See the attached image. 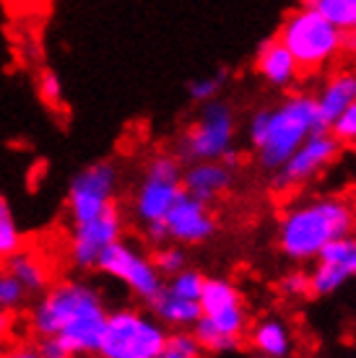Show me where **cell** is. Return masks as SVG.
Segmentation results:
<instances>
[{
    "label": "cell",
    "instance_id": "obj_1",
    "mask_svg": "<svg viewBox=\"0 0 356 358\" xmlns=\"http://www.w3.org/2000/svg\"><path fill=\"white\" fill-rule=\"evenodd\" d=\"M107 314L104 294L94 283L62 278L53 280L29 309V330L36 338H57L73 358L97 356Z\"/></svg>",
    "mask_w": 356,
    "mask_h": 358
},
{
    "label": "cell",
    "instance_id": "obj_2",
    "mask_svg": "<svg viewBox=\"0 0 356 358\" xmlns=\"http://www.w3.org/2000/svg\"><path fill=\"white\" fill-rule=\"evenodd\" d=\"M317 130H328V125L322 122L315 94L307 91H292L276 107L255 109L247 122L249 143L266 171H276Z\"/></svg>",
    "mask_w": 356,
    "mask_h": 358
},
{
    "label": "cell",
    "instance_id": "obj_3",
    "mask_svg": "<svg viewBox=\"0 0 356 358\" xmlns=\"http://www.w3.org/2000/svg\"><path fill=\"white\" fill-rule=\"evenodd\" d=\"M356 226V213L343 197H310L286 208L278 218L276 242L292 262L315 260L328 242L351 234Z\"/></svg>",
    "mask_w": 356,
    "mask_h": 358
},
{
    "label": "cell",
    "instance_id": "obj_4",
    "mask_svg": "<svg viewBox=\"0 0 356 358\" xmlns=\"http://www.w3.org/2000/svg\"><path fill=\"white\" fill-rule=\"evenodd\" d=\"M276 36L292 52L302 76L325 71L348 45V34L343 29L330 24L317 8H304V6L286 13Z\"/></svg>",
    "mask_w": 356,
    "mask_h": 358
},
{
    "label": "cell",
    "instance_id": "obj_5",
    "mask_svg": "<svg viewBox=\"0 0 356 358\" xmlns=\"http://www.w3.org/2000/svg\"><path fill=\"white\" fill-rule=\"evenodd\" d=\"M170 330L153 317L135 306H120L107 314L99 338V358H159Z\"/></svg>",
    "mask_w": 356,
    "mask_h": 358
},
{
    "label": "cell",
    "instance_id": "obj_6",
    "mask_svg": "<svg viewBox=\"0 0 356 358\" xmlns=\"http://www.w3.org/2000/svg\"><path fill=\"white\" fill-rule=\"evenodd\" d=\"M237 138V117L232 107L221 99H211L200 104V112L193 120L177 143L179 162H221L229 151H234Z\"/></svg>",
    "mask_w": 356,
    "mask_h": 358
},
{
    "label": "cell",
    "instance_id": "obj_7",
    "mask_svg": "<svg viewBox=\"0 0 356 358\" xmlns=\"http://www.w3.org/2000/svg\"><path fill=\"white\" fill-rule=\"evenodd\" d=\"M182 195V162L174 153H153L146 162L143 179L133 192V215L138 224L164 221Z\"/></svg>",
    "mask_w": 356,
    "mask_h": 358
},
{
    "label": "cell",
    "instance_id": "obj_8",
    "mask_svg": "<svg viewBox=\"0 0 356 358\" xmlns=\"http://www.w3.org/2000/svg\"><path fill=\"white\" fill-rule=\"evenodd\" d=\"M117 185H120V171L109 159L83 166L68 185V195H65L68 224L97 218L107 208L115 206Z\"/></svg>",
    "mask_w": 356,
    "mask_h": 358
},
{
    "label": "cell",
    "instance_id": "obj_9",
    "mask_svg": "<svg viewBox=\"0 0 356 358\" xmlns=\"http://www.w3.org/2000/svg\"><path fill=\"white\" fill-rule=\"evenodd\" d=\"M97 270L117 283H123L130 294L143 299V301H151L164 286V278L153 265L151 255H146L138 244L128 242V239H117L99 257Z\"/></svg>",
    "mask_w": 356,
    "mask_h": 358
},
{
    "label": "cell",
    "instance_id": "obj_10",
    "mask_svg": "<svg viewBox=\"0 0 356 358\" xmlns=\"http://www.w3.org/2000/svg\"><path fill=\"white\" fill-rule=\"evenodd\" d=\"M125 221L117 203L107 208L102 215L81 221V224H71L68 231V260L73 262V268L78 270H97V262L104 252L123 239Z\"/></svg>",
    "mask_w": 356,
    "mask_h": 358
},
{
    "label": "cell",
    "instance_id": "obj_11",
    "mask_svg": "<svg viewBox=\"0 0 356 358\" xmlns=\"http://www.w3.org/2000/svg\"><path fill=\"white\" fill-rule=\"evenodd\" d=\"M341 143L333 138L330 130H317L286 159L273 174V187L276 189H292L302 187L310 179H315L322 169H328L330 164L338 159Z\"/></svg>",
    "mask_w": 356,
    "mask_h": 358
},
{
    "label": "cell",
    "instance_id": "obj_12",
    "mask_svg": "<svg viewBox=\"0 0 356 358\" xmlns=\"http://www.w3.org/2000/svg\"><path fill=\"white\" fill-rule=\"evenodd\" d=\"M164 224H167L170 242L182 244V247H198V244L208 242L219 229L214 213H211V206L198 200V197L187 195L185 189L177 197V203L170 208Z\"/></svg>",
    "mask_w": 356,
    "mask_h": 358
},
{
    "label": "cell",
    "instance_id": "obj_13",
    "mask_svg": "<svg viewBox=\"0 0 356 358\" xmlns=\"http://www.w3.org/2000/svg\"><path fill=\"white\" fill-rule=\"evenodd\" d=\"M252 65H255V73H258L260 78H263L268 86H273V89L289 91V89H294V83H299L304 78L296 60L292 57V52L278 42V36H268V39L260 42L258 50H255Z\"/></svg>",
    "mask_w": 356,
    "mask_h": 358
},
{
    "label": "cell",
    "instance_id": "obj_14",
    "mask_svg": "<svg viewBox=\"0 0 356 358\" xmlns=\"http://www.w3.org/2000/svg\"><path fill=\"white\" fill-rule=\"evenodd\" d=\"M234 169L224 162H193L182 169V189L203 203H216L232 187Z\"/></svg>",
    "mask_w": 356,
    "mask_h": 358
},
{
    "label": "cell",
    "instance_id": "obj_15",
    "mask_svg": "<svg viewBox=\"0 0 356 358\" xmlns=\"http://www.w3.org/2000/svg\"><path fill=\"white\" fill-rule=\"evenodd\" d=\"M249 345L263 358H289L294 353V332L281 317H260L249 327Z\"/></svg>",
    "mask_w": 356,
    "mask_h": 358
},
{
    "label": "cell",
    "instance_id": "obj_16",
    "mask_svg": "<svg viewBox=\"0 0 356 358\" xmlns=\"http://www.w3.org/2000/svg\"><path fill=\"white\" fill-rule=\"evenodd\" d=\"M317 109L325 125H330L336 117L356 101V73L354 71H336L330 73L320 91L315 94Z\"/></svg>",
    "mask_w": 356,
    "mask_h": 358
},
{
    "label": "cell",
    "instance_id": "obj_17",
    "mask_svg": "<svg viewBox=\"0 0 356 358\" xmlns=\"http://www.w3.org/2000/svg\"><path fill=\"white\" fill-rule=\"evenodd\" d=\"M149 306H151L153 317H156L167 330H190V327L200 320V314H203L198 301L182 299V296L167 291L164 286H161L159 294L149 301Z\"/></svg>",
    "mask_w": 356,
    "mask_h": 358
},
{
    "label": "cell",
    "instance_id": "obj_18",
    "mask_svg": "<svg viewBox=\"0 0 356 358\" xmlns=\"http://www.w3.org/2000/svg\"><path fill=\"white\" fill-rule=\"evenodd\" d=\"M6 268L16 275V280L24 286L29 296H39L53 283V265L39 252H16L11 260H6Z\"/></svg>",
    "mask_w": 356,
    "mask_h": 358
},
{
    "label": "cell",
    "instance_id": "obj_19",
    "mask_svg": "<svg viewBox=\"0 0 356 358\" xmlns=\"http://www.w3.org/2000/svg\"><path fill=\"white\" fill-rule=\"evenodd\" d=\"M32 86H34V96L42 107L55 117H68L71 107L65 99V86H62L60 73L55 71L53 65H39L32 76Z\"/></svg>",
    "mask_w": 356,
    "mask_h": 358
},
{
    "label": "cell",
    "instance_id": "obj_20",
    "mask_svg": "<svg viewBox=\"0 0 356 358\" xmlns=\"http://www.w3.org/2000/svg\"><path fill=\"white\" fill-rule=\"evenodd\" d=\"M198 304H200V312L203 314H216L224 312V309H232V306H240L242 294L237 283L229 280V278H205L203 291L198 296Z\"/></svg>",
    "mask_w": 356,
    "mask_h": 358
},
{
    "label": "cell",
    "instance_id": "obj_21",
    "mask_svg": "<svg viewBox=\"0 0 356 358\" xmlns=\"http://www.w3.org/2000/svg\"><path fill=\"white\" fill-rule=\"evenodd\" d=\"M21 250H24V234L16 224L8 197L0 192V262L11 260Z\"/></svg>",
    "mask_w": 356,
    "mask_h": 358
},
{
    "label": "cell",
    "instance_id": "obj_22",
    "mask_svg": "<svg viewBox=\"0 0 356 358\" xmlns=\"http://www.w3.org/2000/svg\"><path fill=\"white\" fill-rule=\"evenodd\" d=\"M315 260L330 262V265H336V268L343 270L348 278H354L356 275V236H354V231L343 234V236H338V239L328 242Z\"/></svg>",
    "mask_w": 356,
    "mask_h": 358
},
{
    "label": "cell",
    "instance_id": "obj_23",
    "mask_svg": "<svg viewBox=\"0 0 356 358\" xmlns=\"http://www.w3.org/2000/svg\"><path fill=\"white\" fill-rule=\"evenodd\" d=\"M348 280H351V278H348L341 268L330 265V262L317 260V265H315L310 273V294L330 296V294H336V291H341Z\"/></svg>",
    "mask_w": 356,
    "mask_h": 358
},
{
    "label": "cell",
    "instance_id": "obj_24",
    "mask_svg": "<svg viewBox=\"0 0 356 358\" xmlns=\"http://www.w3.org/2000/svg\"><path fill=\"white\" fill-rule=\"evenodd\" d=\"M190 330H193V335H196L200 350H208V353H229V350H234L237 345H240V343L232 341L229 335H224L221 330H216L203 314H200V320H198Z\"/></svg>",
    "mask_w": 356,
    "mask_h": 358
},
{
    "label": "cell",
    "instance_id": "obj_25",
    "mask_svg": "<svg viewBox=\"0 0 356 358\" xmlns=\"http://www.w3.org/2000/svg\"><path fill=\"white\" fill-rule=\"evenodd\" d=\"M27 299H29V294L16 280V275H13L8 268H0V314L13 317L16 312L24 309Z\"/></svg>",
    "mask_w": 356,
    "mask_h": 358
},
{
    "label": "cell",
    "instance_id": "obj_26",
    "mask_svg": "<svg viewBox=\"0 0 356 358\" xmlns=\"http://www.w3.org/2000/svg\"><path fill=\"white\" fill-rule=\"evenodd\" d=\"M200 345H198L193 330H172L164 341L159 358H200Z\"/></svg>",
    "mask_w": 356,
    "mask_h": 358
},
{
    "label": "cell",
    "instance_id": "obj_27",
    "mask_svg": "<svg viewBox=\"0 0 356 358\" xmlns=\"http://www.w3.org/2000/svg\"><path fill=\"white\" fill-rule=\"evenodd\" d=\"M203 280H205V275L200 273V270L182 268L179 273L167 278L164 288L172 291V294L182 296V299H193V301H198V296H200V291H203Z\"/></svg>",
    "mask_w": 356,
    "mask_h": 358
},
{
    "label": "cell",
    "instance_id": "obj_28",
    "mask_svg": "<svg viewBox=\"0 0 356 358\" xmlns=\"http://www.w3.org/2000/svg\"><path fill=\"white\" fill-rule=\"evenodd\" d=\"M226 78H229L226 71H216V73H211V76L193 78V81L187 83V96H190V101H196V104H205V101H211V99H219Z\"/></svg>",
    "mask_w": 356,
    "mask_h": 358
},
{
    "label": "cell",
    "instance_id": "obj_29",
    "mask_svg": "<svg viewBox=\"0 0 356 358\" xmlns=\"http://www.w3.org/2000/svg\"><path fill=\"white\" fill-rule=\"evenodd\" d=\"M153 265L156 270L161 273V278H170L174 273H179L182 268H187V252L182 244H174V242H167L156 247V252L151 255Z\"/></svg>",
    "mask_w": 356,
    "mask_h": 358
},
{
    "label": "cell",
    "instance_id": "obj_30",
    "mask_svg": "<svg viewBox=\"0 0 356 358\" xmlns=\"http://www.w3.org/2000/svg\"><path fill=\"white\" fill-rule=\"evenodd\" d=\"M317 10L343 31H348L356 21V0H320Z\"/></svg>",
    "mask_w": 356,
    "mask_h": 358
},
{
    "label": "cell",
    "instance_id": "obj_31",
    "mask_svg": "<svg viewBox=\"0 0 356 358\" xmlns=\"http://www.w3.org/2000/svg\"><path fill=\"white\" fill-rule=\"evenodd\" d=\"M328 130L333 133V138H336L341 145H356V101L348 104V107L330 122Z\"/></svg>",
    "mask_w": 356,
    "mask_h": 358
},
{
    "label": "cell",
    "instance_id": "obj_32",
    "mask_svg": "<svg viewBox=\"0 0 356 358\" xmlns=\"http://www.w3.org/2000/svg\"><path fill=\"white\" fill-rule=\"evenodd\" d=\"M278 291L289 299H302L310 294V273L307 270H289L281 280H278Z\"/></svg>",
    "mask_w": 356,
    "mask_h": 358
},
{
    "label": "cell",
    "instance_id": "obj_33",
    "mask_svg": "<svg viewBox=\"0 0 356 358\" xmlns=\"http://www.w3.org/2000/svg\"><path fill=\"white\" fill-rule=\"evenodd\" d=\"M34 348L39 353V358H73L71 350L65 348L57 338H39Z\"/></svg>",
    "mask_w": 356,
    "mask_h": 358
},
{
    "label": "cell",
    "instance_id": "obj_34",
    "mask_svg": "<svg viewBox=\"0 0 356 358\" xmlns=\"http://www.w3.org/2000/svg\"><path fill=\"white\" fill-rule=\"evenodd\" d=\"M143 236L151 247H161V244L170 242V234H167V224L164 221H153V224L143 226Z\"/></svg>",
    "mask_w": 356,
    "mask_h": 358
},
{
    "label": "cell",
    "instance_id": "obj_35",
    "mask_svg": "<svg viewBox=\"0 0 356 358\" xmlns=\"http://www.w3.org/2000/svg\"><path fill=\"white\" fill-rule=\"evenodd\" d=\"M0 358H39L34 345L29 343H18V345H11V348L0 350Z\"/></svg>",
    "mask_w": 356,
    "mask_h": 358
},
{
    "label": "cell",
    "instance_id": "obj_36",
    "mask_svg": "<svg viewBox=\"0 0 356 358\" xmlns=\"http://www.w3.org/2000/svg\"><path fill=\"white\" fill-rule=\"evenodd\" d=\"M8 332H11V317L8 314H0V350H3V345H6Z\"/></svg>",
    "mask_w": 356,
    "mask_h": 358
},
{
    "label": "cell",
    "instance_id": "obj_37",
    "mask_svg": "<svg viewBox=\"0 0 356 358\" xmlns=\"http://www.w3.org/2000/svg\"><path fill=\"white\" fill-rule=\"evenodd\" d=\"M317 3L320 0H299V6H304V8H317Z\"/></svg>",
    "mask_w": 356,
    "mask_h": 358
},
{
    "label": "cell",
    "instance_id": "obj_38",
    "mask_svg": "<svg viewBox=\"0 0 356 358\" xmlns=\"http://www.w3.org/2000/svg\"><path fill=\"white\" fill-rule=\"evenodd\" d=\"M346 34H348V36H351V42H356V21H354V27L348 29Z\"/></svg>",
    "mask_w": 356,
    "mask_h": 358
},
{
    "label": "cell",
    "instance_id": "obj_39",
    "mask_svg": "<svg viewBox=\"0 0 356 358\" xmlns=\"http://www.w3.org/2000/svg\"><path fill=\"white\" fill-rule=\"evenodd\" d=\"M258 358H263V356H258Z\"/></svg>",
    "mask_w": 356,
    "mask_h": 358
}]
</instances>
